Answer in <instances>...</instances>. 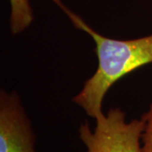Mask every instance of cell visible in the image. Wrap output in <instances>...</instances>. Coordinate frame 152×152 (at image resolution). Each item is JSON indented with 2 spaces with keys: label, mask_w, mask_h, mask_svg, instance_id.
Segmentation results:
<instances>
[{
  "label": "cell",
  "mask_w": 152,
  "mask_h": 152,
  "mask_svg": "<svg viewBox=\"0 0 152 152\" xmlns=\"http://www.w3.org/2000/svg\"><path fill=\"white\" fill-rule=\"evenodd\" d=\"M69 18L77 30L86 32L96 45L98 65L72 101L91 118L104 114L103 101L108 91L123 77L152 64V34L130 40L107 37L96 31L61 0H52Z\"/></svg>",
  "instance_id": "1"
},
{
  "label": "cell",
  "mask_w": 152,
  "mask_h": 152,
  "mask_svg": "<svg viewBox=\"0 0 152 152\" xmlns=\"http://www.w3.org/2000/svg\"><path fill=\"white\" fill-rule=\"evenodd\" d=\"M143 118L127 121L119 107L111 108L96 119L91 129L85 121L79 128V137L87 152H141Z\"/></svg>",
  "instance_id": "2"
},
{
  "label": "cell",
  "mask_w": 152,
  "mask_h": 152,
  "mask_svg": "<svg viewBox=\"0 0 152 152\" xmlns=\"http://www.w3.org/2000/svg\"><path fill=\"white\" fill-rule=\"evenodd\" d=\"M0 152H37L31 120L16 91H0Z\"/></svg>",
  "instance_id": "3"
},
{
  "label": "cell",
  "mask_w": 152,
  "mask_h": 152,
  "mask_svg": "<svg viewBox=\"0 0 152 152\" xmlns=\"http://www.w3.org/2000/svg\"><path fill=\"white\" fill-rule=\"evenodd\" d=\"M10 31L13 36H16L31 26L34 14L30 0H10Z\"/></svg>",
  "instance_id": "4"
},
{
  "label": "cell",
  "mask_w": 152,
  "mask_h": 152,
  "mask_svg": "<svg viewBox=\"0 0 152 152\" xmlns=\"http://www.w3.org/2000/svg\"><path fill=\"white\" fill-rule=\"evenodd\" d=\"M142 118L145 126L141 137V152H152V97L150 107L142 116Z\"/></svg>",
  "instance_id": "5"
}]
</instances>
